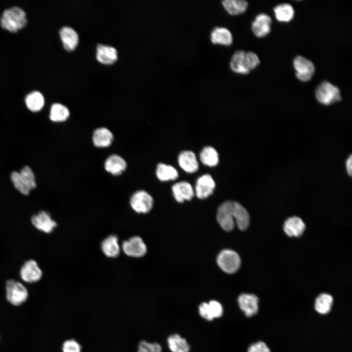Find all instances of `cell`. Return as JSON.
Returning a JSON list of instances; mask_svg holds the SVG:
<instances>
[{
  "label": "cell",
  "mask_w": 352,
  "mask_h": 352,
  "mask_svg": "<svg viewBox=\"0 0 352 352\" xmlns=\"http://www.w3.org/2000/svg\"><path fill=\"white\" fill-rule=\"evenodd\" d=\"M260 63L258 56L254 52L239 50L233 54L229 66L233 72L246 74L256 67Z\"/></svg>",
  "instance_id": "cell-1"
},
{
  "label": "cell",
  "mask_w": 352,
  "mask_h": 352,
  "mask_svg": "<svg viewBox=\"0 0 352 352\" xmlns=\"http://www.w3.org/2000/svg\"><path fill=\"white\" fill-rule=\"evenodd\" d=\"M27 23L26 15L22 8L14 6L5 9L1 15L0 25L11 32H16Z\"/></svg>",
  "instance_id": "cell-2"
},
{
  "label": "cell",
  "mask_w": 352,
  "mask_h": 352,
  "mask_svg": "<svg viewBox=\"0 0 352 352\" xmlns=\"http://www.w3.org/2000/svg\"><path fill=\"white\" fill-rule=\"evenodd\" d=\"M315 96L317 101L324 105H329L341 100L339 89L326 81L317 87Z\"/></svg>",
  "instance_id": "cell-3"
},
{
  "label": "cell",
  "mask_w": 352,
  "mask_h": 352,
  "mask_svg": "<svg viewBox=\"0 0 352 352\" xmlns=\"http://www.w3.org/2000/svg\"><path fill=\"white\" fill-rule=\"evenodd\" d=\"M235 203L233 200L224 201L218 209L217 220L226 231L232 230L235 226Z\"/></svg>",
  "instance_id": "cell-4"
},
{
  "label": "cell",
  "mask_w": 352,
  "mask_h": 352,
  "mask_svg": "<svg viewBox=\"0 0 352 352\" xmlns=\"http://www.w3.org/2000/svg\"><path fill=\"white\" fill-rule=\"evenodd\" d=\"M217 262L222 270L229 274L238 271L241 264L238 254L230 249L222 250L217 257Z\"/></svg>",
  "instance_id": "cell-5"
},
{
  "label": "cell",
  "mask_w": 352,
  "mask_h": 352,
  "mask_svg": "<svg viewBox=\"0 0 352 352\" xmlns=\"http://www.w3.org/2000/svg\"><path fill=\"white\" fill-rule=\"evenodd\" d=\"M5 288L7 300L14 306L20 305L27 299L26 288L18 281L8 280L6 282Z\"/></svg>",
  "instance_id": "cell-6"
},
{
  "label": "cell",
  "mask_w": 352,
  "mask_h": 352,
  "mask_svg": "<svg viewBox=\"0 0 352 352\" xmlns=\"http://www.w3.org/2000/svg\"><path fill=\"white\" fill-rule=\"evenodd\" d=\"M154 200L152 196L144 190H138L131 196L130 203L132 209L137 213L146 214L149 212L153 206Z\"/></svg>",
  "instance_id": "cell-7"
},
{
  "label": "cell",
  "mask_w": 352,
  "mask_h": 352,
  "mask_svg": "<svg viewBox=\"0 0 352 352\" xmlns=\"http://www.w3.org/2000/svg\"><path fill=\"white\" fill-rule=\"evenodd\" d=\"M293 66L299 80L307 82L311 79L315 71V67L311 61L303 56H297L293 60Z\"/></svg>",
  "instance_id": "cell-8"
},
{
  "label": "cell",
  "mask_w": 352,
  "mask_h": 352,
  "mask_svg": "<svg viewBox=\"0 0 352 352\" xmlns=\"http://www.w3.org/2000/svg\"><path fill=\"white\" fill-rule=\"evenodd\" d=\"M122 249L125 254L133 258L142 257L147 251L146 245L142 238L138 236H134L124 241Z\"/></svg>",
  "instance_id": "cell-9"
},
{
  "label": "cell",
  "mask_w": 352,
  "mask_h": 352,
  "mask_svg": "<svg viewBox=\"0 0 352 352\" xmlns=\"http://www.w3.org/2000/svg\"><path fill=\"white\" fill-rule=\"evenodd\" d=\"M259 302L258 297L254 294L242 293L238 298L240 309L248 317H251L258 313Z\"/></svg>",
  "instance_id": "cell-10"
},
{
  "label": "cell",
  "mask_w": 352,
  "mask_h": 352,
  "mask_svg": "<svg viewBox=\"0 0 352 352\" xmlns=\"http://www.w3.org/2000/svg\"><path fill=\"white\" fill-rule=\"evenodd\" d=\"M43 275L37 263L33 260L26 261L20 269V276L23 281L34 283L39 281Z\"/></svg>",
  "instance_id": "cell-11"
},
{
  "label": "cell",
  "mask_w": 352,
  "mask_h": 352,
  "mask_svg": "<svg viewBox=\"0 0 352 352\" xmlns=\"http://www.w3.org/2000/svg\"><path fill=\"white\" fill-rule=\"evenodd\" d=\"M32 224L38 230L45 233L52 232L57 226V222L51 217L50 215L45 211H41L32 216Z\"/></svg>",
  "instance_id": "cell-12"
},
{
  "label": "cell",
  "mask_w": 352,
  "mask_h": 352,
  "mask_svg": "<svg viewBox=\"0 0 352 352\" xmlns=\"http://www.w3.org/2000/svg\"><path fill=\"white\" fill-rule=\"evenodd\" d=\"M215 186V182L210 175H202L196 182L195 191L197 197L200 199L208 198L213 194Z\"/></svg>",
  "instance_id": "cell-13"
},
{
  "label": "cell",
  "mask_w": 352,
  "mask_h": 352,
  "mask_svg": "<svg viewBox=\"0 0 352 352\" xmlns=\"http://www.w3.org/2000/svg\"><path fill=\"white\" fill-rule=\"evenodd\" d=\"M271 23V18L266 14L261 13L258 15L252 22L251 29L257 37H264L270 32Z\"/></svg>",
  "instance_id": "cell-14"
},
{
  "label": "cell",
  "mask_w": 352,
  "mask_h": 352,
  "mask_svg": "<svg viewBox=\"0 0 352 352\" xmlns=\"http://www.w3.org/2000/svg\"><path fill=\"white\" fill-rule=\"evenodd\" d=\"M127 167V164L125 160L116 154L110 155L104 163L105 170L115 176L121 175L125 172Z\"/></svg>",
  "instance_id": "cell-15"
},
{
  "label": "cell",
  "mask_w": 352,
  "mask_h": 352,
  "mask_svg": "<svg viewBox=\"0 0 352 352\" xmlns=\"http://www.w3.org/2000/svg\"><path fill=\"white\" fill-rule=\"evenodd\" d=\"M173 196L178 202L191 200L194 196V191L191 185L186 181L176 183L172 187Z\"/></svg>",
  "instance_id": "cell-16"
},
{
  "label": "cell",
  "mask_w": 352,
  "mask_h": 352,
  "mask_svg": "<svg viewBox=\"0 0 352 352\" xmlns=\"http://www.w3.org/2000/svg\"><path fill=\"white\" fill-rule=\"evenodd\" d=\"M59 33L65 49L68 51L74 50L79 42L77 32L70 27L64 26L60 29Z\"/></svg>",
  "instance_id": "cell-17"
},
{
  "label": "cell",
  "mask_w": 352,
  "mask_h": 352,
  "mask_svg": "<svg viewBox=\"0 0 352 352\" xmlns=\"http://www.w3.org/2000/svg\"><path fill=\"white\" fill-rule=\"evenodd\" d=\"M96 59L101 63L110 65L117 59L116 49L111 46L98 44L96 48Z\"/></svg>",
  "instance_id": "cell-18"
},
{
  "label": "cell",
  "mask_w": 352,
  "mask_h": 352,
  "mask_svg": "<svg viewBox=\"0 0 352 352\" xmlns=\"http://www.w3.org/2000/svg\"><path fill=\"white\" fill-rule=\"evenodd\" d=\"M180 167L187 173H192L198 169V163L195 154L190 151L181 152L178 157Z\"/></svg>",
  "instance_id": "cell-19"
},
{
  "label": "cell",
  "mask_w": 352,
  "mask_h": 352,
  "mask_svg": "<svg viewBox=\"0 0 352 352\" xmlns=\"http://www.w3.org/2000/svg\"><path fill=\"white\" fill-rule=\"evenodd\" d=\"M112 133L107 128L101 127L94 130L92 134L93 145L97 148L109 147L113 140Z\"/></svg>",
  "instance_id": "cell-20"
},
{
  "label": "cell",
  "mask_w": 352,
  "mask_h": 352,
  "mask_svg": "<svg viewBox=\"0 0 352 352\" xmlns=\"http://www.w3.org/2000/svg\"><path fill=\"white\" fill-rule=\"evenodd\" d=\"M283 228L288 236L298 237L302 235L306 225L301 218L294 216L288 218L285 221Z\"/></svg>",
  "instance_id": "cell-21"
},
{
  "label": "cell",
  "mask_w": 352,
  "mask_h": 352,
  "mask_svg": "<svg viewBox=\"0 0 352 352\" xmlns=\"http://www.w3.org/2000/svg\"><path fill=\"white\" fill-rule=\"evenodd\" d=\"M210 39L214 44L225 46L231 45L233 42L232 35L227 28L223 27H216L211 32Z\"/></svg>",
  "instance_id": "cell-22"
},
{
  "label": "cell",
  "mask_w": 352,
  "mask_h": 352,
  "mask_svg": "<svg viewBox=\"0 0 352 352\" xmlns=\"http://www.w3.org/2000/svg\"><path fill=\"white\" fill-rule=\"evenodd\" d=\"M101 247L103 253L109 258H115L120 253L118 239L115 235H110L105 238L102 242Z\"/></svg>",
  "instance_id": "cell-23"
},
{
  "label": "cell",
  "mask_w": 352,
  "mask_h": 352,
  "mask_svg": "<svg viewBox=\"0 0 352 352\" xmlns=\"http://www.w3.org/2000/svg\"><path fill=\"white\" fill-rule=\"evenodd\" d=\"M333 298L328 293H321L315 299L314 307L318 313L325 315L329 313L331 310L333 305Z\"/></svg>",
  "instance_id": "cell-24"
},
{
  "label": "cell",
  "mask_w": 352,
  "mask_h": 352,
  "mask_svg": "<svg viewBox=\"0 0 352 352\" xmlns=\"http://www.w3.org/2000/svg\"><path fill=\"white\" fill-rule=\"evenodd\" d=\"M169 349L172 352H189L190 346L186 339L177 333L170 335L167 338Z\"/></svg>",
  "instance_id": "cell-25"
},
{
  "label": "cell",
  "mask_w": 352,
  "mask_h": 352,
  "mask_svg": "<svg viewBox=\"0 0 352 352\" xmlns=\"http://www.w3.org/2000/svg\"><path fill=\"white\" fill-rule=\"evenodd\" d=\"M25 102L27 108L33 112L40 110L44 107V99L43 94L38 91H33L25 97Z\"/></svg>",
  "instance_id": "cell-26"
},
{
  "label": "cell",
  "mask_w": 352,
  "mask_h": 352,
  "mask_svg": "<svg viewBox=\"0 0 352 352\" xmlns=\"http://www.w3.org/2000/svg\"><path fill=\"white\" fill-rule=\"evenodd\" d=\"M235 221L238 228L242 230H245L250 221L249 214L245 208L240 203L235 201Z\"/></svg>",
  "instance_id": "cell-27"
},
{
  "label": "cell",
  "mask_w": 352,
  "mask_h": 352,
  "mask_svg": "<svg viewBox=\"0 0 352 352\" xmlns=\"http://www.w3.org/2000/svg\"><path fill=\"white\" fill-rule=\"evenodd\" d=\"M221 2L225 10L231 15L242 14L248 6L247 2L244 0H224Z\"/></svg>",
  "instance_id": "cell-28"
},
{
  "label": "cell",
  "mask_w": 352,
  "mask_h": 352,
  "mask_svg": "<svg viewBox=\"0 0 352 352\" xmlns=\"http://www.w3.org/2000/svg\"><path fill=\"white\" fill-rule=\"evenodd\" d=\"M156 175L161 181L175 180L178 177L177 170L173 166L164 163H159L156 167Z\"/></svg>",
  "instance_id": "cell-29"
},
{
  "label": "cell",
  "mask_w": 352,
  "mask_h": 352,
  "mask_svg": "<svg viewBox=\"0 0 352 352\" xmlns=\"http://www.w3.org/2000/svg\"><path fill=\"white\" fill-rule=\"evenodd\" d=\"M70 115V112L66 107L60 104H53L50 109L49 118L55 122L66 121Z\"/></svg>",
  "instance_id": "cell-30"
},
{
  "label": "cell",
  "mask_w": 352,
  "mask_h": 352,
  "mask_svg": "<svg viewBox=\"0 0 352 352\" xmlns=\"http://www.w3.org/2000/svg\"><path fill=\"white\" fill-rule=\"evenodd\" d=\"M201 162L209 167L216 166L219 161V154L212 147L206 146L203 148L199 154Z\"/></svg>",
  "instance_id": "cell-31"
},
{
  "label": "cell",
  "mask_w": 352,
  "mask_h": 352,
  "mask_svg": "<svg viewBox=\"0 0 352 352\" xmlns=\"http://www.w3.org/2000/svg\"><path fill=\"white\" fill-rule=\"evenodd\" d=\"M275 17L281 22H288L294 17V11L292 6L288 3H282L274 8Z\"/></svg>",
  "instance_id": "cell-32"
},
{
  "label": "cell",
  "mask_w": 352,
  "mask_h": 352,
  "mask_svg": "<svg viewBox=\"0 0 352 352\" xmlns=\"http://www.w3.org/2000/svg\"><path fill=\"white\" fill-rule=\"evenodd\" d=\"M11 179L15 187L22 194L28 195L30 190L24 181L19 172L14 171L11 173Z\"/></svg>",
  "instance_id": "cell-33"
},
{
  "label": "cell",
  "mask_w": 352,
  "mask_h": 352,
  "mask_svg": "<svg viewBox=\"0 0 352 352\" xmlns=\"http://www.w3.org/2000/svg\"><path fill=\"white\" fill-rule=\"evenodd\" d=\"M19 173L30 190L36 188V182L35 175L29 166L23 167Z\"/></svg>",
  "instance_id": "cell-34"
},
{
  "label": "cell",
  "mask_w": 352,
  "mask_h": 352,
  "mask_svg": "<svg viewBox=\"0 0 352 352\" xmlns=\"http://www.w3.org/2000/svg\"><path fill=\"white\" fill-rule=\"evenodd\" d=\"M162 347L159 344L141 340L138 344L137 352H162Z\"/></svg>",
  "instance_id": "cell-35"
},
{
  "label": "cell",
  "mask_w": 352,
  "mask_h": 352,
  "mask_svg": "<svg viewBox=\"0 0 352 352\" xmlns=\"http://www.w3.org/2000/svg\"><path fill=\"white\" fill-rule=\"evenodd\" d=\"M208 307L212 317L214 318H220L223 313L222 305L216 300H211L207 303Z\"/></svg>",
  "instance_id": "cell-36"
},
{
  "label": "cell",
  "mask_w": 352,
  "mask_h": 352,
  "mask_svg": "<svg viewBox=\"0 0 352 352\" xmlns=\"http://www.w3.org/2000/svg\"><path fill=\"white\" fill-rule=\"evenodd\" d=\"M62 350L63 352H81V346L74 339L67 340L63 344Z\"/></svg>",
  "instance_id": "cell-37"
},
{
  "label": "cell",
  "mask_w": 352,
  "mask_h": 352,
  "mask_svg": "<svg viewBox=\"0 0 352 352\" xmlns=\"http://www.w3.org/2000/svg\"><path fill=\"white\" fill-rule=\"evenodd\" d=\"M247 352H271L267 344L259 341L251 344L247 349Z\"/></svg>",
  "instance_id": "cell-38"
},
{
  "label": "cell",
  "mask_w": 352,
  "mask_h": 352,
  "mask_svg": "<svg viewBox=\"0 0 352 352\" xmlns=\"http://www.w3.org/2000/svg\"><path fill=\"white\" fill-rule=\"evenodd\" d=\"M198 312L201 317L207 321H211L214 319L210 314L207 302H202L199 305Z\"/></svg>",
  "instance_id": "cell-39"
},
{
  "label": "cell",
  "mask_w": 352,
  "mask_h": 352,
  "mask_svg": "<svg viewBox=\"0 0 352 352\" xmlns=\"http://www.w3.org/2000/svg\"><path fill=\"white\" fill-rule=\"evenodd\" d=\"M346 168L348 174L350 176L352 175V155L350 154L346 161Z\"/></svg>",
  "instance_id": "cell-40"
}]
</instances>
